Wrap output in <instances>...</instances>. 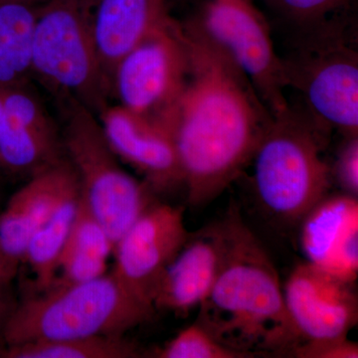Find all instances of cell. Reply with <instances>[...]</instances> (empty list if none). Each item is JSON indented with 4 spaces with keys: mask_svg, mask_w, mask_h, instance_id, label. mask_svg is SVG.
<instances>
[{
    "mask_svg": "<svg viewBox=\"0 0 358 358\" xmlns=\"http://www.w3.org/2000/svg\"><path fill=\"white\" fill-rule=\"evenodd\" d=\"M181 28L187 77L159 121L173 136L188 202L203 206L246 169L274 115L222 49L196 25Z\"/></svg>",
    "mask_w": 358,
    "mask_h": 358,
    "instance_id": "obj_1",
    "label": "cell"
},
{
    "mask_svg": "<svg viewBox=\"0 0 358 358\" xmlns=\"http://www.w3.org/2000/svg\"><path fill=\"white\" fill-rule=\"evenodd\" d=\"M223 221L225 256L211 291L199 305L196 322L219 343L246 357L289 355L300 341L274 264L236 207Z\"/></svg>",
    "mask_w": 358,
    "mask_h": 358,
    "instance_id": "obj_2",
    "label": "cell"
},
{
    "mask_svg": "<svg viewBox=\"0 0 358 358\" xmlns=\"http://www.w3.org/2000/svg\"><path fill=\"white\" fill-rule=\"evenodd\" d=\"M143 303L114 273L82 282L56 280L48 289L14 303L2 331L6 346L96 336H124L152 320Z\"/></svg>",
    "mask_w": 358,
    "mask_h": 358,
    "instance_id": "obj_3",
    "label": "cell"
},
{
    "mask_svg": "<svg viewBox=\"0 0 358 358\" xmlns=\"http://www.w3.org/2000/svg\"><path fill=\"white\" fill-rule=\"evenodd\" d=\"M324 124L288 108L274 115L256 148L253 185L263 211L282 225H299L329 194L331 171L322 159Z\"/></svg>",
    "mask_w": 358,
    "mask_h": 358,
    "instance_id": "obj_4",
    "label": "cell"
},
{
    "mask_svg": "<svg viewBox=\"0 0 358 358\" xmlns=\"http://www.w3.org/2000/svg\"><path fill=\"white\" fill-rule=\"evenodd\" d=\"M95 0H38L31 74L59 102L74 100L96 117L112 93L99 57L92 16Z\"/></svg>",
    "mask_w": 358,
    "mask_h": 358,
    "instance_id": "obj_5",
    "label": "cell"
},
{
    "mask_svg": "<svg viewBox=\"0 0 358 358\" xmlns=\"http://www.w3.org/2000/svg\"><path fill=\"white\" fill-rule=\"evenodd\" d=\"M59 106L64 117L61 131L64 154L76 171L85 203L115 247L154 203V190L122 169L95 114L74 100L62 101Z\"/></svg>",
    "mask_w": 358,
    "mask_h": 358,
    "instance_id": "obj_6",
    "label": "cell"
},
{
    "mask_svg": "<svg viewBox=\"0 0 358 358\" xmlns=\"http://www.w3.org/2000/svg\"><path fill=\"white\" fill-rule=\"evenodd\" d=\"M299 50L282 60L288 86L303 94L320 124L357 136L358 58L338 28L319 24Z\"/></svg>",
    "mask_w": 358,
    "mask_h": 358,
    "instance_id": "obj_7",
    "label": "cell"
},
{
    "mask_svg": "<svg viewBox=\"0 0 358 358\" xmlns=\"http://www.w3.org/2000/svg\"><path fill=\"white\" fill-rule=\"evenodd\" d=\"M195 25L234 61L273 115L288 109L282 58L265 18L248 0H209Z\"/></svg>",
    "mask_w": 358,
    "mask_h": 358,
    "instance_id": "obj_8",
    "label": "cell"
},
{
    "mask_svg": "<svg viewBox=\"0 0 358 358\" xmlns=\"http://www.w3.org/2000/svg\"><path fill=\"white\" fill-rule=\"evenodd\" d=\"M188 72L182 28L171 20L134 46L113 71L120 105L159 121L178 100Z\"/></svg>",
    "mask_w": 358,
    "mask_h": 358,
    "instance_id": "obj_9",
    "label": "cell"
},
{
    "mask_svg": "<svg viewBox=\"0 0 358 358\" xmlns=\"http://www.w3.org/2000/svg\"><path fill=\"white\" fill-rule=\"evenodd\" d=\"M182 207L154 202L115 245L113 273L143 303L152 306L166 268L190 236Z\"/></svg>",
    "mask_w": 358,
    "mask_h": 358,
    "instance_id": "obj_10",
    "label": "cell"
},
{
    "mask_svg": "<svg viewBox=\"0 0 358 358\" xmlns=\"http://www.w3.org/2000/svg\"><path fill=\"white\" fill-rule=\"evenodd\" d=\"M285 305L300 343L348 338L357 326L355 284L307 262L292 271L282 287Z\"/></svg>",
    "mask_w": 358,
    "mask_h": 358,
    "instance_id": "obj_11",
    "label": "cell"
},
{
    "mask_svg": "<svg viewBox=\"0 0 358 358\" xmlns=\"http://www.w3.org/2000/svg\"><path fill=\"white\" fill-rule=\"evenodd\" d=\"M98 119L113 152L138 169L154 192L183 185L173 136L162 122L121 105L108 106Z\"/></svg>",
    "mask_w": 358,
    "mask_h": 358,
    "instance_id": "obj_12",
    "label": "cell"
},
{
    "mask_svg": "<svg viewBox=\"0 0 358 358\" xmlns=\"http://www.w3.org/2000/svg\"><path fill=\"white\" fill-rule=\"evenodd\" d=\"M299 242L306 262L355 284L358 275V200L326 195L299 223Z\"/></svg>",
    "mask_w": 358,
    "mask_h": 358,
    "instance_id": "obj_13",
    "label": "cell"
},
{
    "mask_svg": "<svg viewBox=\"0 0 358 358\" xmlns=\"http://www.w3.org/2000/svg\"><path fill=\"white\" fill-rule=\"evenodd\" d=\"M81 192L76 171L66 157L28 178L0 213V244L18 262L24 261L33 235L63 202Z\"/></svg>",
    "mask_w": 358,
    "mask_h": 358,
    "instance_id": "obj_14",
    "label": "cell"
},
{
    "mask_svg": "<svg viewBox=\"0 0 358 358\" xmlns=\"http://www.w3.org/2000/svg\"><path fill=\"white\" fill-rule=\"evenodd\" d=\"M226 244L223 220L190 233L160 280L152 301L155 310L186 313L199 308L220 272Z\"/></svg>",
    "mask_w": 358,
    "mask_h": 358,
    "instance_id": "obj_15",
    "label": "cell"
},
{
    "mask_svg": "<svg viewBox=\"0 0 358 358\" xmlns=\"http://www.w3.org/2000/svg\"><path fill=\"white\" fill-rule=\"evenodd\" d=\"M171 20L166 0H95L92 27L110 88L117 63L145 37Z\"/></svg>",
    "mask_w": 358,
    "mask_h": 358,
    "instance_id": "obj_16",
    "label": "cell"
},
{
    "mask_svg": "<svg viewBox=\"0 0 358 358\" xmlns=\"http://www.w3.org/2000/svg\"><path fill=\"white\" fill-rule=\"evenodd\" d=\"M113 250L110 235L80 195L76 217L59 261L62 275L56 280L82 282L102 277L107 272V261Z\"/></svg>",
    "mask_w": 358,
    "mask_h": 358,
    "instance_id": "obj_17",
    "label": "cell"
},
{
    "mask_svg": "<svg viewBox=\"0 0 358 358\" xmlns=\"http://www.w3.org/2000/svg\"><path fill=\"white\" fill-rule=\"evenodd\" d=\"M38 0H0V87L29 83Z\"/></svg>",
    "mask_w": 358,
    "mask_h": 358,
    "instance_id": "obj_18",
    "label": "cell"
},
{
    "mask_svg": "<svg viewBox=\"0 0 358 358\" xmlns=\"http://www.w3.org/2000/svg\"><path fill=\"white\" fill-rule=\"evenodd\" d=\"M63 157V145L45 141L14 121L0 91V169L29 178Z\"/></svg>",
    "mask_w": 358,
    "mask_h": 358,
    "instance_id": "obj_19",
    "label": "cell"
},
{
    "mask_svg": "<svg viewBox=\"0 0 358 358\" xmlns=\"http://www.w3.org/2000/svg\"><path fill=\"white\" fill-rule=\"evenodd\" d=\"M80 195L81 192L63 202L27 245L24 261L34 273L38 292L48 289L57 279L59 261L76 217Z\"/></svg>",
    "mask_w": 358,
    "mask_h": 358,
    "instance_id": "obj_20",
    "label": "cell"
},
{
    "mask_svg": "<svg viewBox=\"0 0 358 358\" xmlns=\"http://www.w3.org/2000/svg\"><path fill=\"white\" fill-rule=\"evenodd\" d=\"M138 348L124 336H96L60 341H33L0 350L6 358H131Z\"/></svg>",
    "mask_w": 358,
    "mask_h": 358,
    "instance_id": "obj_21",
    "label": "cell"
},
{
    "mask_svg": "<svg viewBox=\"0 0 358 358\" xmlns=\"http://www.w3.org/2000/svg\"><path fill=\"white\" fill-rule=\"evenodd\" d=\"M0 91L4 107L14 121L43 140L63 145L60 131L29 83L0 87Z\"/></svg>",
    "mask_w": 358,
    "mask_h": 358,
    "instance_id": "obj_22",
    "label": "cell"
},
{
    "mask_svg": "<svg viewBox=\"0 0 358 358\" xmlns=\"http://www.w3.org/2000/svg\"><path fill=\"white\" fill-rule=\"evenodd\" d=\"M159 358H245L244 355L231 350L217 339L202 324L195 320L167 343L157 352Z\"/></svg>",
    "mask_w": 358,
    "mask_h": 358,
    "instance_id": "obj_23",
    "label": "cell"
},
{
    "mask_svg": "<svg viewBox=\"0 0 358 358\" xmlns=\"http://www.w3.org/2000/svg\"><path fill=\"white\" fill-rule=\"evenodd\" d=\"M346 1L348 0H277L287 15L312 27L322 23L327 14L343 6Z\"/></svg>",
    "mask_w": 358,
    "mask_h": 358,
    "instance_id": "obj_24",
    "label": "cell"
},
{
    "mask_svg": "<svg viewBox=\"0 0 358 358\" xmlns=\"http://www.w3.org/2000/svg\"><path fill=\"white\" fill-rule=\"evenodd\" d=\"M289 355L299 358H357L358 346L348 338L305 341L294 346Z\"/></svg>",
    "mask_w": 358,
    "mask_h": 358,
    "instance_id": "obj_25",
    "label": "cell"
},
{
    "mask_svg": "<svg viewBox=\"0 0 358 358\" xmlns=\"http://www.w3.org/2000/svg\"><path fill=\"white\" fill-rule=\"evenodd\" d=\"M334 176L343 192L352 196L358 195V138H348L339 152L334 166Z\"/></svg>",
    "mask_w": 358,
    "mask_h": 358,
    "instance_id": "obj_26",
    "label": "cell"
},
{
    "mask_svg": "<svg viewBox=\"0 0 358 358\" xmlns=\"http://www.w3.org/2000/svg\"><path fill=\"white\" fill-rule=\"evenodd\" d=\"M20 262L11 258L0 244V284L10 285L16 277Z\"/></svg>",
    "mask_w": 358,
    "mask_h": 358,
    "instance_id": "obj_27",
    "label": "cell"
},
{
    "mask_svg": "<svg viewBox=\"0 0 358 358\" xmlns=\"http://www.w3.org/2000/svg\"><path fill=\"white\" fill-rule=\"evenodd\" d=\"M9 285L0 284V341L7 317L13 310L14 303L8 291Z\"/></svg>",
    "mask_w": 358,
    "mask_h": 358,
    "instance_id": "obj_28",
    "label": "cell"
}]
</instances>
